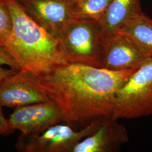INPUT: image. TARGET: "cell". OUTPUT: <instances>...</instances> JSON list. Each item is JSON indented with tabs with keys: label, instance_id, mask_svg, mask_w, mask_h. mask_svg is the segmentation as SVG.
I'll list each match as a JSON object with an SVG mask.
<instances>
[{
	"label": "cell",
	"instance_id": "obj_4",
	"mask_svg": "<svg viewBox=\"0 0 152 152\" xmlns=\"http://www.w3.org/2000/svg\"><path fill=\"white\" fill-rule=\"evenodd\" d=\"M103 118L93 120L83 129L75 131L69 123H58L29 135L22 134L15 147L23 152H72L73 148L91 134Z\"/></svg>",
	"mask_w": 152,
	"mask_h": 152
},
{
	"label": "cell",
	"instance_id": "obj_7",
	"mask_svg": "<svg viewBox=\"0 0 152 152\" xmlns=\"http://www.w3.org/2000/svg\"><path fill=\"white\" fill-rule=\"evenodd\" d=\"M38 26L56 39L76 19L75 0H14Z\"/></svg>",
	"mask_w": 152,
	"mask_h": 152
},
{
	"label": "cell",
	"instance_id": "obj_13",
	"mask_svg": "<svg viewBox=\"0 0 152 152\" xmlns=\"http://www.w3.org/2000/svg\"><path fill=\"white\" fill-rule=\"evenodd\" d=\"M110 1L111 0H75L74 10L76 18L98 21Z\"/></svg>",
	"mask_w": 152,
	"mask_h": 152
},
{
	"label": "cell",
	"instance_id": "obj_11",
	"mask_svg": "<svg viewBox=\"0 0 152 152\" xmlns=\"http://www.w3.org/2000/svg\"><path fill=\"white\" fill-rule=\"evenodd\" d=\"M141 11L140 0H111L98 20L102 35L117 32L126 22Z\"/></svg>",
	"mask_w": 152,
	"mask_h": 152
},
{
	"label": "cell",
	"instance_id": "obj_9",
	"mask_svg": "<svg viewBox=\"0 0 152 152\" xmlns=\"http://www.w3.org/2000/svg\"><path fill=\"white\" fill-rule=\"evenodd\" d=\"M7 120L12 130L29 135L63 122V117L59 106L49 99L15 108Z\"/></svg>",
	"mask_w": 152,
	"mask_h": 152
},
{
	"label": "cell",
	"instance_id": "obj_5",
	"mask_svg": "<svg viewBox=\"0 0 152 152\" xmlns=\"http://www.w3.org/2000/svg\"><path fill=\"white\" fill-rule=\"evenodd\" d=\"M101 36L98 21L76 19L58 39L60 52L68 63L99 68L98 50Z\"/></svg>",
	"mask_w": 152,
	"mask_h": 152
},
{
	"label": "cell",
	"instance_id": "obj_14",
	"mask_svg": "<svg viewBox=\"0 0 152 152\" xmlns=\"http://www.w3.org/2000/svg\"><path fill=\"white\" fill-rule=\"evenodd\" d=\"M13 27V18L7 0H0V42L10 36Z\"/></svg>",
	"mask_w": 152,
	"mask_h": 152
},
{
	"label": "cell",
	"instance_id": "obj_6",
	"mask_svg": "<svg viewBox=\"0 0 152 152\" xmlns=\"http://www.w3.org/2000/svg\"><path fill=\"white\" fill-rule=\"evenodd\" d=\"M151 58L122 33L101 36L98 50L99 68L110 71L137 69Z\"/></svg>",
	"mask_w": 152,
	"mask_h": 152
},
{
	"label": "cell",
	"instance_id": "obj_15",
	"mask_svg": "<svg viewBox=\"0 0 152 152\" xmlns=\"http://www.w3.org/2000/svg\"><path fill=\"white\" fill-rule=\"evenodd\" d=\"M6 65L9 68L20 70V68L7 51L4 45L0 42V66Z\"/></svg>",
	"mask_w": 152,
	"mask_h": 152
},
{
	"label": "cell",
	"instance_id": "obj_16",
	"mask_svg": "<svg viewBox=\"0 0 152 152\" xmlns=\"http://www.w3.org/2000/svg\"><path fill=\"white\" fill-rule=\"evenodd\" d=\"M2 107L0 105V136H6L10 134L14 130L9 126L8 120L4 115Z\"/></svg>",
	"mask_w": 152,
	"mask_h": 152
},
{
	"label": "cell",
	"instance_id": "obj_17",
	"mask_svg": "<svg viewBox=\"0 0 152 152\" xmlns=\"http://www.w3.org/2000/svg\"><path fill=\"white\" fill-rule=\"evenodd\" d=\"M17 71L18 70H15L10 68L9 69H7L4 68L2 66H0V83L7 77L11 76Z\"/></svg>",
	"mask_w": 152,
	"mask_h": 152
},
{
	"label": "cell",
	"instance_id": "obj_1",
	"mask_svg": "<svg viewBox=\"0 0 152 152\" xmlns=\"http://www.w3.org/2000/svg\"><path fill=\"white\" fill-rule=\"evenodd\" d=\"M136 69L110 71L66 63L39 79L49 99L60 108L64 122H91L112 117L116 93Z\"/></svg>",
	"mask_w": 152,
	"mask_h": 152
},
{
	"label": "cell",
	"instance_id": "obj_12",
	"mask_svg": "<svg viewBox=\"0 0 152 152\" xmlns=\"http://www.w3.org/2000/svg\"><path fill=\"white\" fill-rule=\"evenodd\" d=\"M122 33L152 56V19L142 11L132 17L116 32Z\"/></svg>",
	"mask_w": 152,
	"mask_h": 152
},
{
	"label": "cell",
	"instance_id": "obj_2",
	"mask_svg": "<svg viewBox=\"0 0 152 152\" xmlns=\"http://www.w3.org/2000/svg\"><path fill=\"white\" fill-rule=\"evenodd\" d=\"M7 2L13 27L2 44L20 69L41 77L55 67L68 63L60 52L58 39L32 20L14 0Z\"/></svg>",
	"mask_w": 152,
	"mask_h": 152
},
{
	"label": "cell",
	"instance_id": "obj_10",
	"mask_svg": "<svg viewBox=\"0 0 152 152\" xmlns=\"http://www.w3.org/2000/svg\"><path fill=\"white\" fill-rule=\"evenodd\" d=\"M129 140L126 128L118 120L103 118L98 128L79 142L72 152H117Z\"/></svg>",
	"mask_w": 152,
	"mask_h": 152
},
{
	"label": "cell",
	"instance_id": "obj_3",
	"mask_svg": "<svg viewBox=\"0 0 152 152\" xmlns=\"http://www.w3.org/2000/svg\"><path fill=\"white\" fill-rule=\"evenodd\" d=\"M152 114V58L137 69L117 91L114 119H135Z\"/></svg>",
	"mask_w": 152,
	"mask_h": 152
},
{
	"label": "cell",
	"instance_id": "obj_8",
	"mask_svg": "<svg viewBox=\"0 0 152 152\" xmlns=\"http://www.w3.org/2000/svg\"><path fill=\"white\" fill-rule=\"evenodd\" d=\"M39 77L30 71L20 69L0 83V105L16 108L49 100Z\"/></svg>",
	"mask_w": 152,
	"mask_h": 152
}]
</instances>
